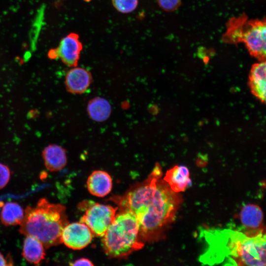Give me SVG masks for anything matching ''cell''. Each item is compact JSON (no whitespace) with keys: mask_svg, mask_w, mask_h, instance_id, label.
Wrapping results in <instances>:
<instances>
[{"mask_svg":"<svg viewBox=\"0 0 266 266\" xmlns=\"http://www.w3.org/2000/svg\"><path fill=\"white\" fill-rule=\"evenodd\" d=\"M161 166L156 163L147 178L131 187L122 196L109 200L120 210L129 211L136 217L139 235L144 243L157 241L173 221L182 198L162 178Z\"/></svg>","mask_w":266,"mask_h":266,"instance_id":"1","label":"cell"},{"mask_svg":"<svg viewBox=\"0 0 266 266\" xmlns=\"http://www.w3.org/2000/svg\"><path fill=\"white\" fill-rule=\"evenodd\" d=\"M200 235L206 244L199 257L203 265L266 266L265 229L251 232L206 229Z\"/></svg>","mask_w":266,"mask_h":266,"instance_id":"2","label":"cell"},{"mask_svg":"<svg viewBox=\"0 0 266 266\" xmlns=\"http://www.w3.org/2000/svg\"><path fill=\"white\" fill-rule=\"evenodd\" d=\"M68 223L64 205L41 198L34 207H26L19 232L34 237L48 249L62 243L63 230Z\"/></svg>","mask_w":266,"mask_h":266,"instance_id":"3","label":"cell"},{"mask_svg":"<svg viewBox=\"0 0 266 266\" xmlns=\"http://www.w3.org/2000/svg\"><path fill=\"white\" fill-rule=\"evenodd\" d=\"M102 237L104 250L111 258L126 257L144 245L139 237L136 218L129 211L120 210L116 214L113 222Z\"/></svg>","mask_w":266,"mask_h":266,"instance_id":"4","label":"cell"},{"mask_svg":"<svg viewBox=\"0 0 266 266\" xmlns=\"http://www.w3.org/2000/svg\"><path fill=\"white\" fill-rule=\"evenodd\" d=\"M226 42H243L250 54L259 62L266 61V24L264 19L248 20L245 15L230 19L223 36Z\"/></svg>","mask_w":266,"mask_h":266,"instance_id":"5","label":"cell"},{"mask_svg":"<svg viewBox=\"0 0 266 266\" xmlns=\"http://www.w3.org/2000/svg\"><path fill=\"white\" fill-rule=\"evenodd\" d=\"M118 208L93 202L87 205L80 221L89 228L93 235L102 237L113 222Z\"/></svg>","mask_w":266,"mask_h":266,"instance_id":"6","label":"cell"},{"mask_svg":"<svg viewBox=\"0 0 266 266\" xmlns=\"http://www.w3.org/2000/svg\"><path fill=\"white\" fill-rule=\"evenodd\" d=\"M82 49L79 35L71 33L61 39L58 47L49 51L48 57L52 60L60 59L66 66L74 67L78 64Z\"/></svg>","mask_w":266,"mask_h":266,"instance_id":"7","label":"cell"},{"mask_svg":"<svg viewBox=\"0 0 266 266\" xmlns=\"http://www.w3.org/2000/svg\"><path fill=\"white\" fill-rule=\"evenodd\" d=\"M93 236L91 231L85 224L80 222L68 223L63 230L61 241L69 248L80 250L91 242Z\"/></svg>","mask_w":266,"mask_h":266,"instance_id":"8","label":"cell"},{"mask_svg":"<svg viewBox=\"0 0 266 266\" xmlns=\"http://www.w3.org/2000/svg\"><path fill=\"white\" fill-rule=\"evenodd\" d=\"M92 80L91 73L87 69L74 66L69 69L65 77L66 90L73 94H81L90 86Z\"/></svg>","mask_w":266,"mask_h":266,"instance_id":"9","label":"cell"},{"mask_svg":"<svg viewBox=\"0 0 266 266\" xmlns=\"http://www.w3.org/2000/svg\"><path fill=\"white\" fill-rule=\"evenodd\" d=\"M248 84L251 93L262 102H266V61L253 64L250 69Z\"/></svg>","mask_w":266,"mask_h":266,"instance_id":"10","label":"cell"},{"mask_svg":"<svg viewBox=\"0 0 266 266\" xmlns=\"http://www.w3.org/2000/svg\"><path fill=\"white\" fill-rule=\"evenodd\" d=\"M263 219V211L256 204H246L240 213V220L244 231L256 232L265 229Z\"/></svg>","mask_w":266,"mask_h":266,"instance_id":"11","label":"cell"},{"mask_svg":"<svg viewBox=\"0 0 266 266\" xmlns=\"http://www.w3.org/2000/svg\"><path fill=\"white\" fill-rule=\"evenodd\" d=\"M42 157L46 168L50 171H57L64 168L67 163L66 150L55 144L45 147Z\"/></svg>","mask_w":266,"mask_h":266,"instance_id":"12","label":"cell"},{"mask_svg":"<svg viewBox=\"0 0 266 266\" xmlns=\"http://www.w3.org/2000/svg\"><path fill=\"white\" fill-rule=\"evenodd\" d=\"M87 185L88 191L92 195L103 197L108 195L111 190L112 179L106 172L96 170L89 176Z\"/></svg>","mask_w":266,"mask_h":266,"instance_id":"13","label":"cell"},{"mask_svg":"<svg viewBox=\"0 0 266 266\" xmlns=\"http://www.w3.org/2000/svg\"><path fill=\"white\" fill-rule=\"evenodd\" d=\"M189 171L184 166H175L168 170L163 179L174 192L179 193L185 190L191 184Z\"/></svg>","mask_w":266,"mask_h":266,"instance_id":"14","label":"cell"},{"mask_svg":"<svg viewBox=\"0 0 266 266\" xmlns=\"http://www.w3.org/2000/svg\"><path fill=\"white\" fill-rule=\"evenodd\" d=\"M25 236L22 255L29 263L38 265L45 258V247L41 242L34 237L31 235Z\"/></svg>","mask_w":266,"mask_h":266,"instance_id":"15","label":"cell"},{"mask_svg":"<svg viewBox=\"0 0 266 266\" xmlns=\"http://www.w3.org/2000/svg\"><path fill=\"white\" fill-rule=\"evenodd\" d=\"M24 217V211L16 202H7L2 206L0 219L5 226L20 225Z\"/></svg>","mask_w":266,"mask_h":266,"instance_id":"16","label":"cell"},{"mask_svg":"<svg viewBox=\"0 0 266 266\" xmlns=\"http://www.w3.org/2000/svg\"><path fill=\"white\" fill-rule=\"evenodd\" d=\"M87 111L92 119L97 122H102L109 117L111 112V107L106 100L96 97L89 102Z\"/></svg>","mask_w":266,"mask_h":266,"instance_id":"17","label":"cell"},{"mask_svg":"<svg viewBox=\"0 0 266 266\" xmlns=\"http://www.w3.org/2000/svg\"><path fill=\"white\" fill-rule=\"evenodd\" d=\"M114 8L122 13H129L133 11L137 6L138 0H112Z\"/></svg>","mask_w":266,"mask_h":266,"instance_id":"18","label":"cell"},{"mask_svg":"<svg viewBox=\"0 0 266 266\" xmlns=\"http://www.w3.org/2000/svg\"><path fill=\"white\" fill-rule=\"evenodd\" d=\"M159 6L167 12L176 10L181 4V0H156Z\"/></svg>","mask_w":266,"mask_h":266,"instance_id":"19","label":"cell"},{"mask_svg":"<svg viewBox=\"0 0 266 266\" xmlns=\"http://www.w3.org/2000/svg\"><path fill=\"white\" fill-rule=\"evenodd\" d=\"M10 177L9 167L0 163V190L3 188L8 183Z\"/></svg>","mask_w":266,"mask_h":266,"instance_id":"20","label":"cell"},{"mask_svg":"<svg viewBox=\"0 0 266 266\" xmlns=\"http://www.w3.org/2000/svg\"><path fill=\"white\" fill-rule=\"evenodd\" d=\"M13 263L12 258L9 256V257H5L0 252V266H13Z\"/></svg>","mask_w":266,"mask_h":266,"instance_id":"21","label":"cell"},{"mask_svg":"<svg viewBox=\"0 0 266 266\" xmlns=\"http://www.w3.org/2000/svg\"><path fill=\"white\" fill-rule=\"evenodd\" d=\"M72 266H94L93 264L88 259L85 258H81L75 261L71 264Z\"/></svg>","mask_w":266,"mask_h":266,"instance_id":"22","label":"cell"}]
</instances>
